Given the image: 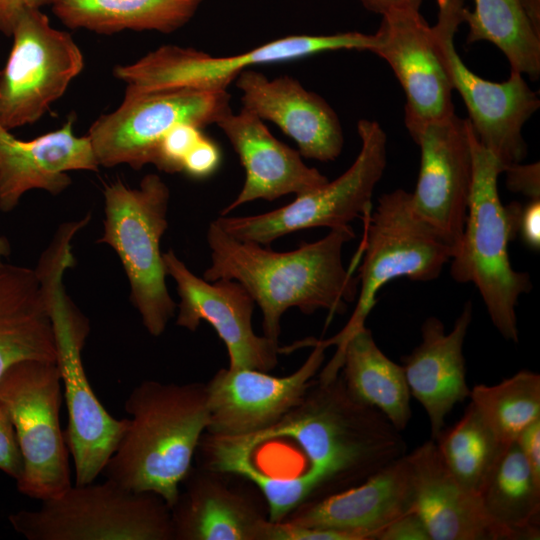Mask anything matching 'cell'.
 <instances>
[{
	"instance_id": "24",
	"label": "cell",
	"mask_w": 540,
	"mask_h": 540,
	"mask_svg": "<svg viewBox=\"0 0 540 540\" xmlns=\"http://www.w3.org/2000/svg\"><path fill=\"white\" fill-rule=\"evenodd\" d=\"M472 314L468 301L449 333L440 319L427 318L421 327L420 344L403 358L410 394L427 413L432 440L443 430L453 407L470 395L463 345Z\"/></svg>"
},
{
	"instance_id": "40",
	"label": "cell",
	"mask_w": 540,
	"mask_h": 540,
	"mask_svg": "<svg viewBox=\"0 0 540 540\" xmlns=\"http://www.w3.org/2000/svg\"><path fill=\"white\" fill-rule=\"evenodd\" d=\"M49 4L50 0H0V32L11 37L24 12L41 9Z\"/></svg>"
},
{
	"instance_id": "22",
	"label": "cell",
	"mask_w": 540,
	"mask_h": 540,
	"mask_svg": "<svg viewBox=\"0 0 540 540\" xmlns=\"http://www.w3.org/2000/svg\"><path fill=\"white\" fill-rule=\"evenodd\" d=\"M73 122L69 117L61 128L28 141L0 125V210L11 211L32 189L61 193L71 184L69 171L98 170L89 137L75 136Z\"/></svg>"
},
{
	"instance_id": "3",
	"label": "cell",
	"mask_w": 540,
	"mask_h": 540,
	"mask_svg": "<svg viewBox=\"0 0 540 540\" xmlns=\"http://www.w3.org/2000/svg\"><path fill=\"white\" fill-rule=\"evenodd\" d=\"M128 426L102 474L171 509L209 424L206 386L144 381L125 401Z\"/></svg>"
},
{
	"instance_id": "2",
	"label": "cell",
	"mask_w": 540,
	"mask_h": 540,
	"mask_svg": "<svg viewBox=\"0 0 540 540\" xmlns=\"http://www.w3.org/2000/svg\"><path fill=\"white\" fill-rule=\"evenodd\" d=\"M294 439L310 461L321 488L363 482L406 454L400 431L377 409L356 401L337 376L321 379L303 402L275 425L233 437L249 452L275 438Z\"/></svg>"
},
{
	"instance_id": "25",
	"label": "cell",
	"mask_w": 540,
	"mask_h": 540,
	"mask_svg": "<svg viewBox=\"0 0 540 540\" xmlns=\"http://www.w3.org/2000/svg\"><path fill=\"white\" fill-rule=\"evenodd\" d=\"M24 360H57L49 302L36 270L0 260V378Z\"/></svg>"
},
{
	"instance_id": "31",
	"label": "cell",
	"mask_w": 540,
	"mask_h": 540,
	"mask_svg": "<svg viewBox=\"0 0 540 540\" xmlns=\"http://www.w3.org/2000/svg\"><path fill=\"white\" fill-rule=\"evenodd\" d=\"M433 441L450 473L464 488L478 495L506 447L471 402L462 417L450 428H443Z\"/></svg>"
},
{
	"instance_id": "1",
	"label": "cell",
	"mask_w": 540,
	"mask_h": 540,
	"mask_svg": "<svg viewBox=\"0 0 540 540\" xmlns=\"http://www.w3.org/2000/svg\"><path fill=\"white\" fill-rule=\"evenodd\" d=\"M354 236L350 225L332 228L320 240L276 252L238 240L212 221L207 230L211 265L203 278L239 282L261 310L264 336L278 342L281 317L291 307L306 314L326 309L333 315L344 313L355 300L358 278L342 261L343 246Z\"/></svg>"
},
{
	"instance_id": "16",
	"label": "cell",
	"mask_w": 540,
	"mask_h": 540,
	"mask_svg": "<svg viewBox=\"0 0 540 540\" xmlns=\"http://www.w3.org/2000/svg\"><path fill=\"white\" fill-rule=\"evenodd\" d=\"M163 261L180 297L178 326L195 331L201 321L208 322L227 348L229 368L268 372L277 365L278 342L254 332L255 302L239 282L219 279L211 283L200 278L171 249L163 254Z\"/></svg>"
},
{
	"instance_id": "28",
	"label": "cell",
	"mask_w": 540,
	"mask_h": 540,
	"mask_svg": "<svg viewBox=\"0 0 540 540\" xmlns=\"http://www.w3.org/2000/svg\"><path fill=\"white\" fill-rule=\"evenodd\" d=\"M170 512L173 539L182 540H260L266 520L240 496L198 478Z\"/></svg>"
},
{
	"instance_id": "10",
	"label": "cell",
	"mask_w": 540,
	"mask_h": 540,
	"mask_svg": "<svg viewBox=\"0 0 540 540\" xmlns=\"http://www.w3.org/2000/svg\"><path fill=\"white\" fill-rule=\"evenodd\" d=\"M61 376L56 362L24 360L0 378V403L13 423L23 459L19 492L46 500L72 486L69 449L60 426Z\"/></svg>"
},
{
	"instance_id": "12",
	"label": "cell",
	"mask_w": 540,
	"mask_h": 540,
	"mask_svg": "<svg viewBox=\"0 0 540 540\" xmlns=\"http://www.w3.org/2000/svg\"><path fill=\"white\" fill-rule=\"evenodd\" d=\"M436 1L437 21L431 26L433 46L452 89L459 93L467 108L471 128L504 170L521 163L527 154L522 131L539 109L538 94L517 71L510 70L509 78L500 83L472 72L454 44L458 27L464 23V0Z\"/></svg>"
},
{
	"instance_id": "29",
	"label": "cell",
	"mask_w": 540,
	"mask_h": 540,
	"mask_svg": "<svg viewBox=\"0 0 540 540\" xmlns=\"http://www.w3.org/2000/svg\"><path fill=\"white\" fill-rule=\"evenodd\" d=\"M479 497L489 517L511 540L540 538V482L516 441L504 448Z\"/></svg>"
},
{
	"instance_id": "9",
	"label": "cell",
	"mask_w": 540,
	"mask_h": 540,
	"mask_svg": "<svg viewBox=\"0 0 540 540\" xmlns=\"http://www.w3.org/2000/svg\"><path fill=\"white\" fill-rule=\"evenodd\" d=\"M375 34L343 32L331 35H290L249 51L212 56L206 52L166 44L131 64L116 65L113 75L126 84L125 91L195 88L224 91L245 70L337 50L372 52Z\"/></svg>"
},
{
	"instance_id": "5",
	"label": "cell",
	"mask_w": 540,
	"mask_h": 540,
	"mask_svg": "<svg viewBox=\"0 0 540 540\" xmlns=\"http://www.w3.org/2000/svg\"><path fill=\"white\" fill-rule=\"evenodd\" d=\"M468 136L472 181L463 234L449 261L450 273L455 281L476 286L495 328L503 338L517 343L516 306L532 284L529 274L515 271L509 259L508 244L515 236L498 192V177L504 169L479 142L469 121Z\"/></svg>"
},
{
	"instance_id": "14",
	"label": "cell",
	"mask_w": 540,
	"mask_h": 540,
	"mask_svg": "<svg viewBox=\"0 0 540 540\" xmlns=\"http://www.w3.org/2000/svg\"><path fill=\"white\" fill-rule=\"evenodd\" d=\"M11 37L0 71V125L9 131L38 121L84 68L77 43L41 9L24 12Z\"/></svg>"
},
{
	"instance_id": "13",
	"label": "cell",
	"mask_w": 540,
	"mask_h": 540,
	"mask_svg": "<svg viewBox=\"0 0 540 540\" xmlns=\"http://www.w3.org/2000/svg\"><path fill=\"white\" fill-rule=\"evenodd\" d=\"M227 90L172 88L125 91L114 111L100 115L87 136L99 166L127 164L141 169L155 164L158 147L176 125L203 128L232 111Z\"/></svg>"
},
{
	"instance_id": "38",
	"label": "cell",
	"mask_w": 540,
	"mask_h": 540,
	"mask_svg": "<svg viewBox=\"0 0 540 540\" xmlns=\"http://www.w3.org/2000/svg\"><path fill=\"white\" fill-rule=\"evenodd\" d=\"M507 186L510 191L525 195L530 200L540 199L539 162L523 165L513 164L505 168Z\"/></svg>"
},
{
	"instance_id": "4",
	"label": "cell",
	"mask_w": 540,
	"mask_h": 540,
	"mask_svg": "<svg viewBox=\"0 0 540 540\" xmlns=\"http://www.w3.org/2000/svg\"><path fill=\"white\" fill-rule=\"evenodd\" d=\"M74 264L64 244L48 247L35 269L45 289L54 328L57 360L68 412L64 432L75 468L77 485L102 474L128 426V418H114L96 397L82 363L89 323L65 294L62 276Z\"/></svg>"
},
{
	"instance_id": "27",
	"label": "cell",
	"mask_w": 540,
	"mask_h": 540,
	"mask_svg": "<svg viewBox=\"0 0 540 540\" xmlns=\"http://www.w3.org/2000/svg\"><path fill=\"white\" fill-rule=\"evenodd\" d=\"M204 0H50L70 29L112 35L126 30L171 33L186 25Z\"/></svg>"
},
{
	"instance_id": "37",
	"label": "cell",
	"mask_w": 540,
	"mask_h": 540,
	"mask_svg": "<svg viewBox=\"0 0 540 540\" xmlns=\"http://www.w3.org/2000/svg\"><path fill=\"white\" fill-rule=\"evenodd\" d=\"M376 540H431L427 527L417 512L411 510L386 526Z\"/></svg>"
},
{
	"instance_id": "6",
	"label": "cell",
	"mask_w": 540,
	"mask_h": 540,
	"mask_svg": "<svg viewBox=\"0 0 540 540\" xmlns=\"http://www.w3.org/2000/svg\"><path fill=\"white\" fill-rule=\"evenodd\" d=\"M363 220L356 307L338 334L322 340L326 348L336 345V354L353 333L365 327V320L383 286L401 277L413 281L434 280L452 255L451 246L419 217L412 206L411 193L403 189L383 194L374 212H367Z\"/></svg>"
},
{
	"instance_id": "17",
	"label": "cell",
	"mask_w": 540,
	"mask_h": 540,
	"mask_svg": "<svg viewBox=\"0 0 540 540\" xmlns=\"http://www.w3.org/2000/svg\"><path fill=\"white\" fill-rule=\"evenodd\" d=\"M411 137L421 151L412 206L453 251L463 234L472 181L468 120L455 113L422 126Z\"/></svg>"
},
{
	"instance_id": "21",
	"label": "cell",
	"mask_w": 540,
	"mask_h": 540,
	"mask_svg": "<svg viewBox=\"0 0 540 540\" xmlns=\"http://www.w3.org/2000/svg\"><path fill=\"white\" fill-rule=\"evenodd\" d=\"M413 510L411 466L407 454L363 482L304 507L289 522L376 540L393 520Z\"/></svg>"
},
{
	"instance_id": "18",
	"label": "cell",
	"mask_w": 540,
	"mask_h": 540,
	"mask_svg": "<svg viewBox=\"0 0 540 540\" xmlns=\"http://www.w3.org/2000/svg\"><path fill=\"white\" fill-rule=\"evenodd\" d=\"M419 8L408 5L383 14L372 52L389 64L404 90L410 135L455 114L453 89L435 52L431 26Z\"/></svg>"
},
{
	"instance_id": "11",
	"label": "cell",
	"mask_w": 540,
	"mask_h": 540,
	"mask_svg": "<svg viewBox=\"0 0 540 540\" xmlns=\"http://www.w3.org/2000/svg\"><path fill=\"white\" fill-rule=\"evenodd\" d=\"M360 151L338 178L296 196L291 203L252 216H219L214 220L226 233L241 241L268 246L284 235L314 227L329 229L350 225L371 210L374 189L387 163V136L377 121L357 124Z\"/></svg>"
},
{
	"instance_id": "19",
	"label": "cell",
	"mask_w": 540,
	"mask_h": 540,
	"mask_svg": "<svg viewBox=\"0 0 540 540\" xmlns=\"http://www.w3.org/2000/svg\"><path fill=\"white\" fill-rule=\"evenodd\" d=\"M234 83L243 108L277 125L296 142L302 157L327 162L341 154L344 135L337 113L297 79L289 75L269 79L248 69Z\"/></svg>"
},
{
	"instance_id": "30",
	"label": "cell",
	"mask_w": 540,
	"mask_h": 540,
	"mask_svg": "<svg viewBox=\"0 0 540 540\" xmlns=\"http://www.w3.org/2000/svg\"><path fill=\"white\" fill-rule=\"evenodd\" d=\"M463 11L467 43L488 41L505 55L510 70L535 80L540 75V33L531 23L521 0H474Z\"/></svg>"
},
{
	"instance_id": "39",
	"label": "cell",
	"mask_w": 540,
	"mask_h": 540,
	"mask_svg": "<svg viewBox=\"0 0 540 540\" xmlns=\"http://www.w3.org/2000/svg\"><path fill=\"white\" fill-rule=\"evenodd\" d=\"M518 234L524 244L533 249L540 248V199H532L521 207Z\"/></svg>"
},
{
	"instance_id": "33",
	"label": "cell",
	"mask_w": 540,
	"mask_h": 540,
	"mask_svg": "<svg viewBox=\"0 0 540 540\" xmlns=\"http://www.w3.org/2000/svg\"><path fill=\"white\" fill-rule=\"evenodd\" d=\"M469 397L493 434L507 445L540 418V375L522 370L498 384L474 386Z\"/></svg>"
},
{
	"instance_id": "7",
	"label": "cell",
	"mask_w": 540,
	"mask_h": 540,
	"mask_svg": "<svg viewBox=\"0 0 540 540\" xmlns=\"http://www.w3.org/2000/svg\"><path fill=\"white\" fill-rule=\"evenodd\" d=\"M28 540L173 539L170 508L151 492H136L107 479L69 487L36 510L9 515Z\"/></svg>"
},
{
	"instance_id": "8",
	"label": "cell",
	"mask_w": 540,
	"mask_h": 540,
	"mask_svg": "<svg viewBox=\"0 0 540 540\" xmlns=\"http://www.w3.org/2000/svg\"><path fill=\"white\" fill-rule=\"evenodd\" d=\"M169 198V188L157 174L145 175L136 188L120 180L105 185L104 235L98 240L118 254L130 283L131 302L155 337L165 331L176 308L160 251Z\"/></svg>"
},
{
	"instance_id": "15",
	"label": "cell",
	"mask_w": 540,
	"mask_h": 540,
	"mask_svg": "<svg viewBox=\"0 0 540 540\" xmlns=\"http://www.w3.org/2000/svg\"><path fill=\"white\" fill-rule=\"evenodd\" d=\"M313 350L303 365L285 377L248 368L219 370L205 385L209 410L207 430L213 436L237 437L267 429L304 400L326 347L314 338L301 342Z\"/></svg>"
},
{
	"instance_id": "20",
	"label": "cell",
	"mask_w": 540,
	"mask_h": 540,
	"mask_svg": "<svg viewBox=\"0 0 540 540\" xmlns=\"http://www.w3.org/2000/svg\"><path fill=\"white\" fill-rule=\"evenodd\" d=\"M216 125L227 137L245 171L241 191L222 210L221 216L251 201L302 195L329 181L316 168L307 166L298 150L275 138L263 120L246 108L242 107L239 113L228 112Z\"/></svg>"
},
{
	"instance_id": "36",
	"label": "cell",
	"mask_w": 540,
	"mask_h": 540,
	"mask_svg": "<svg viewBox=\"0 0 540 540\" xmlns=\"http://www.w3.org/2000/svg\"><path fill=\"white\" fill-rule=\"evenodd\" d=\"M220 162L219 147L203 134L185 157L182 172L194 179H204L217 170Z\"/></svg>"
},
{
	"instance_id": "43",
	"label": "cell",
	"mask_w": 540,
	"mask_h": 540,
	"mask_svg": "<svg viewBox=\"0 0 540 540\" xmlns=\"http://www.w3.org/2000/svg\"><path fill=\"white\" fill-rule=\"evenodd\" d=\"M535 30L540 33V0H521Z\"/></svg>"
},
{
	"instance_id": "34",
	"label": "cell",
	"mask_w": 540,
	"mask_h": 540,
	"mask_svg": "<svg viewBox=\"0 0 540 540\" xmlns=\"http://www.w3.org/2000/svg\"><path fill=\"white\" fill-rule=\"evenodd\" d=\"M201 129L189 123L173 127L160 142L154 165L167 173L182 172L185 157L203 135Z\"/></svg>"
},
{
	"instance_id": "35",
	"label": "cell",
	"mask_w": 540,
	"mask_h": 540,
	"mask_svg": "<svg viewBox=\"0 0 540 540\" xmlns=\"http://www.w3.org/2000/svg\"><path fill=\"white\" fill-rule=\"evenodd\" d=\"M0 470L16 482L23 472V459L10 416L0 403Z\"/></svg>"
},
{
	"instance_id": "42",
	"label": "cell",
	"mask_w": 540,
	"mask_h": 540,
	"mask_svg": "<svg viewBox=\"0 0 540 540\" xmlns=\"http://www.w3.org/2000/svg\"><path fill=\"white\" fill-rule=\"evenodd\" d=\"M422 1L423 0H361L367 9L380 15L399 7L421 5Z\"/></svg>"
},
{
	"instance_id": "23",
	"label": "cell",
	"mask_w": 540,
	"mask_h": 540,
	"mask_svg": "<svg viewBox=\"0 0 540 540\" xmlns=\"http://www.w3.org/2000/svg\"><path fill=\"white\" fill-rule=\"evenodd\" d=\"M413 510L431 540H511L485 511L480 497L464 488L444 465L431 439L407 454Z\"/></svg>"
},
{
	"instance_id": "44",
	"label": "cell",
	"mask_w": 540,
	"mask_h": 540,
	"mask_svg": "<svg viewBox=\"0 0 540 540\" xmlns=\"http://www.w3.org/2000/svg\"><path fill=\"white\" fill-rule=\"evenodd\" d=\"M10 252V247L5 238L0 236V260L2 257L7 256Z\"/></svg>"
},
{
	"instance_id": "41",
	"label": "cell",
	"mask_w": 540,
	"mask_h": 540,
	"mask_svg": "<svg viewBox=\"0 0 540 540\" xmlns=\"http://www.w3.org/2000/svg\"><path fill=\"white\" fill-rule=\"evenodd\" d=\"M516 443L534 477L540 482V418L532 422L520 433Z\"/></svg>"
},
{
	"instance_id": "26",
	"label": "cell",
	"mask_w": 540,
	"mask_h": 540,
	"mask_svg": "<svg viewBox=\"0 0 540 540\" xmlns=\"http://www.w3.org/2000/svg\"><path fill=\"white\" fill-rule=\"evenodd\" d=\"M340 368L344 385L356 401L380 411L400 432L407 427L411 394L403 366L381 351L368 328L352 334L321 377H335Z\"/></svg>"
},
{
	"instance_id": "32",
	"label": "cell",
	"mask_w": 540,
	"mask_h": 540,
	"mask_svg": "<svg viewBox=\"0 0 540 540\" xmlns=\"http://www.w3.org/2000/svg\"><path fill=\"white\" fill-rule=\"evenodd\" d=\"M206 448L211 469L240 475L259 488L267 501L270 521L284 520L286 515L321 488L319 478L309 469L293 477H276L262 472L253 464L252 453L230 437L213 436Z\"/></svg>"
}]
</instances>
